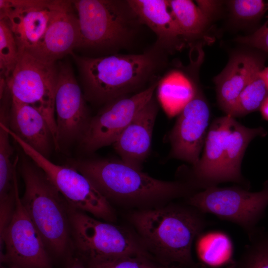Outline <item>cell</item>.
<instances>
[{"label":"cell","mask_w":268,"mask_h":268,"mask_svg":"<svg viewBox=\"0 0 268 268\" xmlns=\"http://www.w3.org/2000/svg\"><path fill=\"white\" fill-rule=\"evenodd\" d=\"M135 232L158 263L180 268H202L194 261L192 248L209 224L205 214L190 205L172 204L131 212Z\"/></svg>","instance_id":"1"},{"label":"cell","mask_w":268,"mask_h":268,"mask_svg":"<svg viewBox=\"0 0 268 268\" xmlns=\"http://www.w3.org/2000/svg\"><path fill=\"white\" fill-rule=\"evenodd\" d=\"M156 42L139 54L90 57L71 54L77 67L86 100L106 104L142 88L166 65L167 54Z\"/></svg>","instance_id":"2"},{"label":"cell","mask_w":268,"mask_h":268,"mask_svg":"<svg viewBox=\"0 0 268 268\" xmlns=\"http://www.w3.org/2000/svg\"><path fill=\"white\" fill-rule=\"evenodd\" d=\"M71 166L87 178L110 203L147 206L196 193L189 182L158 180L121 160L86 159Z\"/></svg>","instance_id":"3"},{"label":"cell","mask_w":268,"mask_h":268,"mask_svg":"<svg viewBox=\"0 0 268 268\" xmlns=\"http://www.w3.org/2000/svg\"><path fill=\"white\" fill-rule=\"evenodd\" d=\"M267 134L264 128L246 127L230 115L215 119L208 129L203 155L193 166L189 181L197 189L226 182L249 186L241 171L244 154L252 139Z\"/></svg>","instance_id":"4"},{"label":"cell","mask_w":268,"mask_h":268,"mask_svg":"<svg viewBox=\"0 0 268 268\" xmlns=\"http://www.w3.org/2000/svg\"><path fill=\"white\" fill-rule=\"evenodd\" d=\"M79 38L75 50L94 57L115 54L129 46L141 25L128 0H72Z\"/></svg>","instance_id":"5"},{"label":"cell","mask_w":268,"mask_h":268,"mask_svg":"<svg viewBox=\"0 0 268 268\" xmlns=\"http://www.w3.org/2000/svg\"><path fill=\"white\" fill-rule=\"evenodd\" d=\"M19 171L24 184L21 202L47 249L58 256L65 254L69 243V204L33 162L24 158Z\"/></svg>","instance_id":"6"},{"label":"cell","mask_w":268,"mask_h":268,"mask_svg":"<svg viewBox=\"0 0 268 268\" xmlns=\"http://www.w3.org/2000/svg\"><path fill=\"white\" fill-rule=\"evenodd\" d=\"M70 235L87 264L127 256H144L156 261L135 232L101 221L69 205Z\"/></svg>","instance_id":"7"},{"label":"cell","mask_w":268,"mask_h":268,"mask_svg":"<svg viewBox=\"0 0 268 268\" xmlns=\"http://www.w3.org/2000/svg\"><path fill=\"white\" fill-rule=\"evenodd\" d=\"M187 204L201 212L211 213L219 218L240 226L250 237L259 228L268 206V180L260 191L235 186L208 187L187 198Z\"/></svg>","instance_id":"8"},{"label":"cell","mask_w":268,"mask_h":268,"mask_svg":"<svg viewBox=\"0 0 268 268\" xmlns=\"http://www.w3.org/2000/svg\"><path fill=\"white\" fill-rule=\"evenodd\" d=\"M5 129L25 155L45 173L69 206L105 221H115L116 215L111 204L87 178L72 166L54 163L21 139L8 127Z\"/></svg>","instance_id":"9"},{"label":"cell","mask_w":268,"mask_h":268,"mask_svg":"<svg viewBox=\"0 0 268 268\" xmlns=\"http://www.w3.org/2000/svg\"><path fill=\"white\" fill-rule=\"evenodd\" d=\"M58 64L45 63L25 50L19 49L17 63L6 80L11 98L30 105L46 120L56 144L55 91Z\"/></svg>","instance_id":"10"},{"label":"cell","mask_w":268,"mask_h":268,"mask_svg":"<svg viewBox=\"0 0 268 268\" xmlns=\"http://www.w3.org/2000/svg\"><path fill=\"white\" fill-rule=\"evenodd\" d=\"M14 188L13 211L0 235V245L5 248L1 261L16 268H51L46 246L21 202L17 178Z\"/></svg>","instance_id":"11"},{"label":"cell","mask_w":268,"mask_h":268,"mask_svg":"<svg viewBox=\"0 0 268 268\" xmlns=\"http://www.w3.org/2000/svg\"><path fill=\"white\" fill-rule=\"evenodd\" d=\"M159 80L131 96L114 100L93 117L79 141L81 150L90 153L113 143L153 97Z\"/></svg>","instance_id":"12"},{"label":"cell","mask_w":268,"mask_h":268,"mask_svg":"<svg viewBox=\"0 0 268 268\" xmlns=\"http://www.w3.org/2000/svg\"><path fill=\"white\" fill-rule=\"evenodd\" d=\"M55 106L57 126L55 149L60 150L62 147L80 141L92 118L83 92L68 64H58Z\"/></svg>","instance_id":"13"},{"label":"cell","mask_w":268,"mask_h":268,"mask_svg":"<svg viewBox=\"0 0 268 268\" xmlns=\"http://www.w3.org/2000/svg\"><path fill=\"white\" fill-rule=\"evenodd\" d=\"M210 116L206 99L198 88L184 107L171 131V156L195 166L204 146Z\"/></svg>","instance_id":"14"},{"label":"cell","mask_w":268,"mask_h":268,"mask_svg":"<svg viewBox=\"0 0 268 268\" xmlns=\"http://www.w3.org/2000/svg\"><path fill=\"white\" fill-rule=\"evenodd\" d=\"M79 38V20L72 0H54L44 35L34 47L26 51L45 63H56L73 52Z\"/></svg>","instance_id":"15"},{"label":"cell","mask_w":268,"mask_h":268,"mask_svg":"<svg viewBox=\"0 0 268 268\" xmlns=\"http://www.w3.org/2000/svg\"><path fill=\"white\" fill-rule=\"evenodd\" d=\"M52 0H0V19L9 27L18 49L34 47L44 35L51 12Z\"/></svg>","instance_id":"16"},{"label":"cell","mask_w":268,"mask_h":268,"mask_svg":"<svg viewBox=\"0 0 268 268\" xmlns=\"http://www.w3.org/2000/svg\"><path fill=\"white\" fill-rule=\"evenodd\" d=\"M158 110L153 97L112 144L121 160L137 169L149 154Z\"/></svg>","instance_id":"17"},{"label":"cell","mask_w":268,"mask_h":268,"mask_svg":"<svg viewBox=\"0 0 268 268\" xmlns=\"http://www.w3.org/2000/svg\"><path fill=\"white\" fill-rule=\"evenodd\" d=\"M264 53L238 52L214 79L218 104L226 115H230L234 105L256 67L265 63Z\"/></svg>","instance_id":"18"},{"label":"cell","mask_w":268,"mask_h":268,"mask_svg":"<svg viewBox=\"0 0 268 268\" xmlns=\"http://www.w3.org/2000/svg\"><path fill=\"white\" fill-rule=\"evenodd\" d=\"M141 24L157 36L156 43L168 53L181 49L185 41L171 11L168 0H128Z\"/></svg>","instance_id":"19"},{"label":"cell","mask_w":268,"mask_h":268,"mask_svg":"<svg viewBox=\"0 0 268 268\" xmlns=\"http://www.w3.org/2000/svg\"><path fill=\"white\" fill-rule=\"evenodd\" d=\"M7 127L35 150L48 158L54 139L45 117L33 106L11 98Z\"/></svg>","instance_id":"20"},{"label":"cell","mask_w":268,"mask_h":268,"mask_svg":"<svg viewBox=\"0 0 268 268\" xmlns=\"http://www.w3.org/2000/svg\"><path fill=\"white\" fill-rule=\"evenodd\" d=\"M159 99L170 115L180 113L194 98L198 86L184 71L173 69L162 77L157 85Z\"/></svg>","instance_id":"21"},{"label":"cell","mask_w":268,"mask_h":268,"mask_svg":"<svg viewBox=\"0 0 268 268\" xmlns=\"http://www.w3.org/2000/svg\"><path fill=\"white\" fill-rule=\"evenodd\" d=\"M5 124L0 122V205L9 207L15 203V180L19 157L12 158L13 148Z\"/></svg>","instance_id":"22"},{"label":"cell","mask_w":268,"mask_h":268,"mask_svg":"<svg viewBox=\"0 0 268 268\" xmlns=\"http://www.w3.org/2000/svg\"><path fill=\"white\" fill-rule=\"evenodd\" d=\"M171 11L186 42L199 38L206 30L210 19L196 2L168 0Z\"/></svg>","instance_id":"23"},{"label":"cell","mask_w":268,"mask_h":268,"mask_svg":"<svg viewBox=\"0 0 268 268\" xmlns=\"http://www.w3.org/2000/svg\"><path fill=\"white\" fill-rule=\"evenodd\" d=\"M265 63L259 65L252 72L250 78L238 97L230 116H244L260 110L267 96L268 90L261 76V71Z\"/></svg>","instance_id":"24"},{"label":"cell","mask_w":268,"mask_h":268,"mask_svg":"<svg viewBox=\"0 0 268 268\" xmlns=\"http://www.w3.org/2000/svg\"><path fill=\"white\" fill-rule=\"evenodd\" d=\"M197 249L203 263L217 267L230 262L232 247L230 239L225 234L217 232L201 237Z\"/></svg>","instance_id":"25"},{"label":"cell","mask_w":268,"mask_h":268,"mask_svg":"<svg viewBox=\"0 0 268 268\" xmlns=\"http://www.w3.org/2000/svg\"><path fill=\"white\" fill-rule=\"evenodd\" d=\"M249 239L234 268H268V231L259 227Z\"/></svg>","instance_id":"26"},{"label":"cell","mask_w":268,"mask_h":268,"mask_svg":"<svg viewBox=\"0 0 268 268\" xmlns=\"http://www.w3.org/2000/svg\"><path fill=\"white\" fill-rule=\"evenodd\" d=\"M19 49L9 27L0 19V78L5 80L10 76L17 63Z\"/></svg>","instance_id":"27"},{"label":"cell","mask_w":268,"mask_h":268,"mask_svg":"<svg viewBox=\"0 0 268 268\" xmlns=\"http://www.w3.org/2000/svg\"><path fill=\"white\" fill-rule=\"evenodd\" d=\"M88 268H180L163 266L149 258L140 256H123L87 264Z\"/></svg>","instance_id":"28"},{"label":"cell","mask_w":268,"mask_h":268,"mask_svg":"<svg viewBox=\"0 0 268 268\" xmlns=\"http://www.w3.org/2000/svg\"><path fill=\"white\" fill-rule=\"evenodd\" d=\"M229 4L233 15L246 21H257L268 11V0H235Z\"/></svg>","instance_id":"29"},{"label":"cell","mask_w":268,"mask_h":268,"mask_svg":"<svg viewBox=\"0 0 268 268\" xmlns=\"http://www.w3.org/2000/svg\"><path fill=\"white\" fill-rule=\"evenodd\" d=\"M236 40L259 51L268 53V15L266 22L252 34L239 37Z\"/></svg>","instance_id":"30"},{"label":"cell","mask_w":268,"mask_h":268,"mask_svg":"<svg viewBox=\"0 0 268 268\" xmlns=\"http://www.w3.org/2000/svg\"><path fill=\"white\" fill-rule=\"evenodd\" d=\"M197 4L210 17L217 11L219 6V1L215 0H196Z\"/></svg>","instance_id":"31"},{"label":"cell","mask_w":268,"mask_h":268,"mask_svg":"<svg viewBox=\"0 0 268 268\" xmlns=\"http://www.w3.org/2000/svg\"><path fill=\"white\" fill-rule=\"evenodd\" d=\"M260 110L263 118L268 121V95L263 101Z\"/></svg>","instance_id":"32"},{"label":"cell","mask_w":268,"mask_h":268,"mask_svg":"<svg viewBox=\"0 0 268 268\" xmlns=\"http://www.w3.org/2000/svg\"><path fill=\"white\" fill-rule=\"evenodd\" d=\"M261 76L268 90V67H264L261 71Z\"/></svg>","instance_id":"33"},{"label":"cell","mask_w":268,"mask_h":268,"mask_svg":"<svg viewBox=\"0 0 268 268\" xmlns=\"http://www.w3.org/2000/svg\"><path fill=\"white\" fill-rule=\"evenodd\" d=\"M69 268H88L85 267L79 261H76L73 263Z\"/></svg>","instance_id":"34"},{"label":"cell","mask_w":268,"mask_h":268,"mask_svg":"<svg viewBox=\"0 0 268 268\" xmlns=\"http://www.w3.org/2000/svg\"><path fill=\"white\" fill-rule=\"evenodd\" d=\"M10 268H16L11 267Z\"/></svg>","instance_id":"35"}]
</instances>
